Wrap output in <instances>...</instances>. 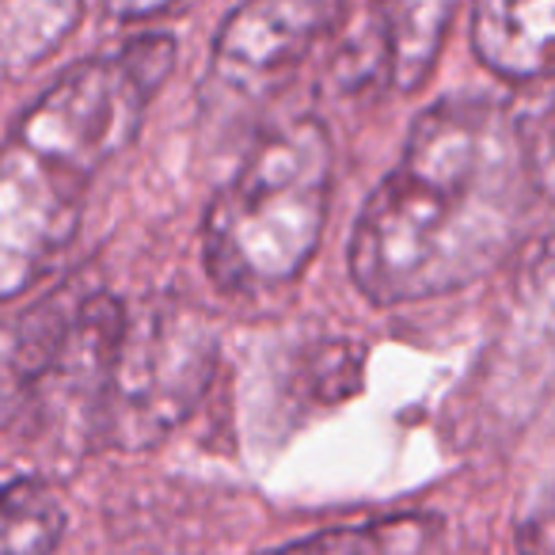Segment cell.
Wrapping results in <instances>:
<instances>
[{"label": "cell", "instance_id": "4", "mask_svg": "<svg viewBox=\"0 0 555 555\" xmlns=\"http://www.w3.org/2000/svg\"><path fill=\"white\" fill-rule=\"evenodd\" d=\"M214 358V332L198 312L149 309L122 317L95 392L100 430L118 446L164 438L202 396Z\"/></svg>", "mask_w": 555, "mask_h": 555}, {"label": "cell", "instance_id": "10", "mask_svg": "<svg viewBox=\"0 0 555 555\" xmlns=\"http://www.w3.org/2000/svg\"><path fill=\"white\" fill-rule=\"evenodd\" d=\"M85 0H0V73L42 65L77 27Z\"/></svg>", "mask_w": 555, "mask_h": 555}, {"label": "cell", "instance_id": "6", "mask_svg": "<svg viewBox=\"0 0 555 555\" xmlns=\"http://www.w3.org/2000/svg\"><path fill=\"white\" fill-rule=\"evenodd\" d=\"M85 186L16 141L0 149V301L27 294L65 259Z\"/></svg>", "mask_w": 555, "mask_h": 555}, {"label": "cell", "instance_id": "2", "mask_svg": "<svg viewBox=\"0 0 555 555\" xmlns=\"http://www.w3.org/2000/svg\"><path fill=\"white\" fill-rule=\"evenodd\" d=\"M335 149L317 118L270 130L209 206L206 270L229 294L289 286L324 236Z\"/></svg>", "mask_w": 555, "mask_h": 555}, {"label": "cell", "instance_id": "11", "mask_svg": "<svg viewBox=\"0 0 555 555\" xmlns=\"http://www.w3.org/2000/svg\"><path fill=\"white\" fill-rule=\"evenodd\" d=\"M65 532V509L39 479H0V555H50Z\"/></svg>", "mask_w": 555, "mask_h": 555}, {"label": "cell", "instance_id": "12", "mask_svg": "<svg viewBox=\"0 0 555 555\" xmlns=\"http://www.w3.org/2000/svg\"><path fill=\"white\" fill-rule=\"evenodd\" d=\"M183 0H103V16L115 20V24H145L164 12H171Z\"/></svg>", "mask_w": 555, "mask_h": 555}, {"label": "cell", "instance_id": "5", "mask_svg": "<svg viewBox=\"0 0 555 555\" xmlns=\"http://www.w3.org/2000/svg\"><path fill=\"white\" fill-rule=\"evenodd\" d=\"M347 0H240L214 39L206 100L217 111H251L286 85Z\"/></svg>", "mask_w": 555, "mask_h": 555}, {"label": "cell", "instance_id": "8", "mask_svg": "<svg viewBox=\"0 0 555 555\" xmlns=\"http://www.w3.org/2000/svg\"><path fill=\"white\" fill-rule=\"evenodd\" d=\"M85 301L62 309L57 301L0 324V426L27 411L31 396L69 362L77 347Z\"/></svg>", "mask_w": 555, "mask_h": 555}, {"label": "cell", "instance_id": "1", "mask_svg": "<svg viewBox=\"0 0 555 555\" xmlns=\"http://www.w3.org/2000/svg\"><path fill=\"white\" fill-rule=\"evenodd\" d=\"M544 186V133L491 95L426 107L403 156L362 206L350 274L373 305L453 294L517 247Z\"/></svg>", "mask_w": 555, "mask_h": 555}, {"label": "cell", "instance_id": "7", "mask_svg": "<svg viewBox=\"0 0 555 555\" xmlns=\"http://www.w3.org/2000/svg\"><path fill=\"white\" fill-rule=\"evenodd\" d=\"M461 0H370L362 47L396 92H418L438 65Z\"/></svg>", "mask_w": 555, "mask_h": 555}, {"label": "cell", "instance_id": "3", "mask_svg": "<svg viewBox=\"0 0 555 555\" xmlns=\"http://www.w3.org/2000/svg\"><path fill=\"white\" fill-rule=\"evenodd\" d=\"M171 65L176 42L168 35H138L115 54L88 57L39 95L12 141L88 186L111 156L138 138Z\"/></svg>", "mask_w": 555, "mask_h": 555}, {"label": "cell", "instance_id": "9", "mask_svg": "<svg viewBox=\"0 0 555 555\" xmlns=\"http://www.w3.org/2000/svg\"><path fill=\"white\" fill-rule=\"evenodd\" d=\"M555 0H476L472 50L506 80H540L552 57Z\"/></svg>", "mask_w": 555, "mask_h": 555}]
</instances>
